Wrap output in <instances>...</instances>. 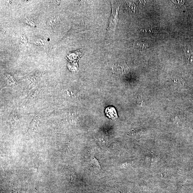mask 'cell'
Wrapping results in <instances>:
<instances>
[{
  "label": "cell",
  "mask_w": 193,
  "mask_h": 193,
  "mask_svg": "<svg viewBox=\"0 0 193 193\" xmlns=\"http://www.w3.org/2000/svg\"><path fill=\"white\" fill-rule=\"evenodd\" d=\"M6 78L7 84L11 86L16 84V81L13 78V77H11V75L7 74V76H6Z\"/></svg>",
  "instance_id": "5b68a950"
},
{
  "label": "cell",
  "mask_w": 193,
  "mask_h": 193,
  "mask_svg": "<svg viewBox=\"0 0 193 193\" xmlns=\"http://www.w3.org/2000/svg\"><path fill=\"white\" fill-rule=\"evenodd\" d=\"M106 115L110 119H117L118 115L116 110L114 107H110L106 108L105 110Z\"/></svg>",
  "instance_id": "7a4b0ae2"
},
{
  "label": "cell",
  "mask_w": 193,
  "mask_h": 193,
  "mask_svg": "<svg viewBox=\"0 0 193 193\" xmlns=\"http://www.w3.org/2000/svg\"><path fill=\"white\" fill-rule=\"evenodd\" d=\"M57 22H58L57 18L55 16L51 17L48 20V24L51 26L55 25L56 24Z\"/></svg>",
  "instance_id": "8992f818"
},
{
  "label": "cell",
  "mask_w": 193,
  "mask_h": 193,
  "mask_svg": "<svg viewBox=\"0 0 193 193\" xmlns=\"http://www.w3.org/2000/svg\"><path fill=\"white\" fill-rule=\"evenodd\" d=\"M111 2L112 13L105 38L108 40H114L116 29L119 21V12L121 2V1H111Z\"/></svg>",
  "instance_id": "6da1fadb"
},
{
  "label": "cell",
  "mask_w": 193,
  "mask_h": 193,
  "mask_svg": "<svg viewBox=\"0 0 193 193\" xmlns=\"http://www.w3.org/2000/svg\"><path fill=\"white\" fill-rule=\"evenodd\" d=\"M126 7L127 9L129 11H134V5L132 3L128 2L126 4Z\"/></svg>",
  "instance_id": "52a82bcc"
},
{
  "label": "cell",
  "mask_w": 193,
  "mask_h": 193,
  "mask_svg": "<svg viewBox=\"0 0 193 193\" xmlns=\"http://www.w3.org/2000/svg\"><path fill=\"white\" fill-rule=\"evenodd\" d=\"M183 51L186 59L190 63H193V52L192 50L188 48H185Z\"/></svg>",
  "instance_id": "277c9868"
},
{
  "label": "cell",
  "mask_w": 193,
  "mask_h": 193,
  "mask_svg": "<svg viewBox=\"0 0 193 193\" xmlns=\"http://www.w3.org/2000/svg\"><path fill=\"white\" fill-rule=\"evenodd\" d=\"M171 81L176 85L180 87H183L185 85V81L180 76L175 75L171 78Z\"/></svg>",
  "instance_id": "3957f363"
}]
</instances>
